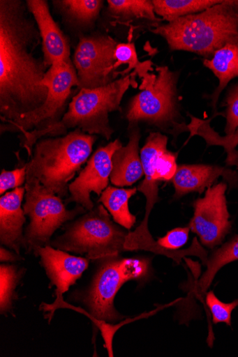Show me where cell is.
<instances>
[{"label": "cell", "mask_w": 238, "mask_h": 357, "mask_svg": "<svg viewBox=\"0 0 238 357\" xmlns=\"http://www.w3.org/2000/svg\"><path fill=\"white\" fill-rule=\"evenodd\" d=\"M27 180L26 166L13 171L3 169L0 174V195L3 196L8 190L22 187Z\"/></svg>", "instance_id": "31"}, {"label": "cell", "mask_w": 238, "mask_h": 357, "mask_svg": "<svg viewBox=\"0 0 238 357\" xmlns=\"http://www.w3.org/2000/svg\"><path fill=\"white\" fill-rule=\"evenodd\" d=\"M228 184L221 182L209 188L205 197L193 203L190 230L201 243L213 249L221 245L231 229L225 192Z\"/></svg>", "instance_id": "12"}, {"label": "cell", "mask_w": 238, "mask_h": 357, "mask_svg": "<svg viewBox=\"0 0 238 357\" xmlns=\"http://www.w3.org/2000/svg\"><path fill=\"white\" fill-rule=\"evenodd\" d=\"M172 51H186L211 59L228 44L238 43V0H225L206 11L158 24L151 29Z\"/></svg>", "instance_id": "3"}, {"label": "cell", "mask_w": 238, "mask_h": 357, "mask_svg": "<svg viewBox=\"0 0 238 357\" xmlns=\"http://www.w3.org/2000/svg\"><path fill=\"white\" fill-rule=\"evenodd\" d=\"M235 166L237 167L238 169V150H237V152H236V157H235Z\"/></svg>", "instance_id": "33"}, {"label": "cell", "mask_w": 238, "mask_h": 357, "mask_svg": "<svg viewBox=\"0 0 238 357\" xmlns=\"http://www.w3.org/2000/svg\"><path fill=\"white\" fill-rule=\"evenodd\" d=\"M33 253L40 257L52 284L57 287L56 296L61 297L89 266L87 258L72 255L50 245L38 248Z\"/></svg>", "instance_id": "15"}, {"label": "cell", "mask_w": 238, "mask_h": 357, "mask_svg": "<svg viewBox=\"0 0 238 357\" xmlns=\"http://www.w3.org/2000/svg\"><path fill=\"white\" fill-rule=\"evenodd\" d=\"M122 146L121 142L118 139L96 149L88 160L86 167L70 184V198L68 199V203L75 202L88 211L94 208L91 193L94 192L100 197L108 187L112 172V157Z\"/></svg>", "instance_id": "13"}, {"label": "cell", "mask_w": 238, "mask_h": 357, "mask_svg": "<svg viewBox=\"0 0 238 357\" xmlns=\"http://www.w3.org/2000/svg\"><path fill=\"white\" fill-rule=\"evenodd\" d=\"M128 142L119 149L112 157L110 180L119 186H130L144 176L140 156V142L142 137L139 124L128 126Z\"/></svg>", "instance_id": "18"}, {"label": "cell", "mask_w": 238, "mask_h": 357, "mask_svg": "<svg viewBox=\"0 0 238 357\" xmlns=\"http://www.w3.org/2000/svg\"><path fill=\"white\" fill-rule=\"evenodd\" d=\"M49 93L45 103L35 112L21 116L15 121L1 123V135H20L40 131L59 122L64 116L66 102L74 86L79 87L77 70L73 60L52 65L42 82Z\"/></svg>", "instance_id": "10"}, {"label": "cell", "mask_w": 238, "mask_h": 357, "mask_svg": "<svg viewBox=\"0 0 238 357\" xmlns=\"http://www.w3.org/2000/svg\"><path fill=\"white\" fill-rule=\"evenodd\" d=\"M156 77L141 87L142 91L131 99L126 119L128 126L145 122L172 135L176 140L181 134L188 132V124L179 110V73L167 66H156Z\"/></svg>", "instance_id": "7"}, {"label": "cell", "mask_w": 238, "mask_h": 357, "mask_svg": "<svg viewBox=\"0 0 238 357\" xmlns=\"http://www.w3.org/2000/svg\"><path fill=\"white\" fill-rule=\"evenodd\" d=\"M53 3L66 20L83 26L93 25L104 6V1L101 0H59Z\"/></svg>", "instance_id": "24"}, {"label": "cell", "mask_w": 238, "mask_h": 357, "mask_svg": "<svg viewBox=\"0 0 238 357\" xmlns=\"http://www.w3.org/2000/svg\"><path fill=\"white\" fill-rule=\"evenodd\" d=\"M92 281L89 290L84 298V303L89 313L80 307L66 303L63 297H57L54 303L43 304L42 308L48 312L52 319L55 311L59 308L72 309L87 315L101 332L105 341L110 356H114L112 341L119 326H112L106 321H117L124 318L114 307V299L120 288L131 280H141L149 271L147 259L104 258Z\"/></svg>", "instance_id": "4"}, {"label": "cell", "mask_w": 238, "mask_h": 357, "mask_svg": "<svg viewBox=\"0 0 238 357\" xmlns=\"http://www.w3.org/2000/svg\"><path fill=\"white\" fill-rule=\"evenodd\" d=\"M191 121L188 124L189 139L194 136L202 137L208 146H221L227 153L226 163L228 166H235L236 147L238 146V128L230 136L221 137L211 126V119L202 120L191 116Z\"/></svg>", "instance_id": "22"}, {"label": "cell", "mask_w": 238, "mask_h": 357, "mask_svg": "<svg viewBox=\"0 0 238 357\" xmlns=\"http://www.w3.org/2000/svg\"><path fill=\"white\" fill-rule=\"evenodd\" d=\"M225 102L226 107L225 133L226 136H230L235 133L238 128V84L229 89Z\"/></svg>", "instance_id": "29"}, {"label": "cell", "mask_w": 238, "mask_h": 357, "mask_svg": "<svg viewBox=\"0 0 238 357\" xmlns=\"http://www.w3.org/2000/svg\"><path fill=\"white\" fill-rule=\"evenodd\" d=\"M21 0L0 1V115L2 123L35 112L49 89L42 84L50 69L34 51L42 43L35 20Z\"/></svg>", "instance_id": "1"}, {"label": "cell", "mask_w": 238, "mask_h": 357, "mask_svg": "<svg viewBox=\"0 0 238 357\" xmlns=\"http://www.w3.org/2000/svg\"><path fill=\"white\" fill-rule=\"evenodd\" d=\"M21 259H22V257L20 254L10 252L3 246L0 248V261L1 262H14L21 261Z\"/></svg>", "instance_id": "32"}, {"label": "cell", "mask_w": 238, "mask_h": 357, "mask_svg": "<svg viewBox=\"0 0 238 357\" xmlns=\"http://www.w3.org/2000/svg\"><path fill=\"white\" fill-rule=\"evenodd\" d=\"M24 187L23 209L30 219L24 234L27 252L50 245L51 238L63 224L87 211L80 206L68 211L61 198L36 178L27 177Z\"/></svg>", "instance_id": "9"}, {"label": "cell", "mask_w": 238, "mask_h": 357, "mask_svg": "<svg viewBox=\"0 0 238 357\" xmlns=\"http://www.w3.org/2000/svg\"><path fill=\"white\" fill-rule=\"evenodd\" d=\"M111 220L104 206H98L66 226L50 245L66 252L85 255L91 259L117 257L125 251L129 231Z\"/></svg>", "instance_id": "8"}, {"label": "cell", "mask_w": 238, "mask_h": 357, "mask_svg": "<svg viewBox=\"0 0 238 357\" xmlns=\"http://www.w3.org/2000/svg\"><path fill=\"white\" fill-rule=\"evenodd\" d=\"M221 0H153L154 12L162 20L172 22L221 3Z\"/></svg>", "instance_id": "23"}, {"label": "cell", "mask_w": 238, "mask_h": 357, "mask_svg": "<svg viewBox=\"0 0 238 357\" xmlns=\"http://www.w3.org/2000/svg\"><path fill=\"white\" fill-rule=\"evenodd\" d=\"M28 11L36 20L42 40L43 60L46 66L71 60L69 39L54 21L46 0H27Z\"/></svg>", "instance_id": "14"}, {"label": "cell", "mask_w": 238, "mask_h": 357, "mask_svg": "<svg viewBox=\"0 0 238 357\" xmlns=\"http://www.w3.org/2000/svg\"><path fill=\"white\" fill-rule=\"evenodd\" d=\"M238 261V236H236L220 248L216 250L209 257L207 269L197 281L195 291L198 297L207 295L218 271L225 266Z\"/></svg>", "instance_id": "21"}, {"label": "cell", "mask_w": 238, "mask_h": 357, "mask_svg": "<svg viewBox=\"0 0 238 357\" xmlns=\"http://www.w3.org/2000/svg\"><path fill=\"white\" fill-rule=\"evenodd\" d=\"M96 141L80 129L38 140L25 165L27 177L37 179L60 198L68 197L69 183L88 161Z\"/></svg>", "instance_id": "5"}, {"label": "cell", "mask_w": 238, "mask_h": 357, "mask_svg": "<svg viewBox=\"0 0 238 357\" xmlns=\"http://www.w3.org/2000/svg\"><path fill=\"white\" fill-rule=\"evenodd\" d=\"M118 43L107 35L81 36L73 58L79 87L96 89L108 85L119 73L114 69Z\"/></svg>", "instance_id": "11"}, {"label": "cell", "mask_w": 238, "mask_h": 357, "mask_svg": "<svg viewBox=\"0 0 238 357\" xmlns=\"http://www.w3.org/2000/svg\"><path fill=\"white\" fill-rule=\"evenodd\" d=\"M135 77L132 73L105 86L80 89L59 122L40 131L18 135L20 146L30 157L38 140L64 136L70 129H80L86 134L99 135L110 140L114 129L110 125V114L121 111V102L126 91L130 87L137 86Z\"/></svg>", "instance_id": "2"}, {"label": "cell", "mask_w": 238, "mask_h": 357, "mask_svg": "<svg viewBox=\"0 0 238 357\" xmlns=\"http://www.w3.org/2000/svg\"><path fill=\"white\" fill-rule=\"evenodd\" d=\"M206 303L212 314L214 324L225 323L231 326V314L238 306V300L231 303H224L216 296L213 291H210L207 294Z\"/></svg>", "instance_id": "28"}, {"label": "cell", "mask_w": 238, "mask_h": 357, "mask_svg": "<svg viewBox=\"0 0 238 357\" xmlns=\"http://www.w3.org/2000/svg\"><path fill=\"white\" fill-rule=\"evenodd\" d=\"M223 177L230 185L238 183L237 172L217 165H191L178 166L172 179L175 188V199H180L191 192L202 193Z\"/></svg>", "instance_id": "16"}, {"label": "cell", "mask_w": 238, "mask_h": 357, "mask_svg": "<svg viewBox=\"0 0 238 357\" xmlns=\"http://www.w3.org/2000/svg\"><path fill=\"white\" fill-rule=\"evenodd\" d=\"M203 64L219 81L218 87L210 96L211 106L215 110L221 92L231 80L238 78V43L225 45L218 50L212 59H204Z\"/></svg>", "instance_id": "19"}, {"label": "cell", "mask_w": 238, "mask_h": 357, "mask_svg": "<svg viewBox=\"0 0 238 357\" xmlns=\"http://www.w3.org/2000/svg\"><path fill=\"white\" fill-rule=\"evenodd\" d=\"M190 231L189 227L173 229L164 237L159 238L157 243L165 250L177 251L188 242Z\"/></svg>", "instance_id": "30"}, {"label": "cell", "mask_w": 238, "mask_h": 357, "mask_svg": "<svg viewBox=\"0 0 238 357\" xmlns=\"http://www.w3.org/2000/svg\"><path fill=\"white\" fill-rule=\"evenodd\" d=\"M168 137L160 132L150 133L140 151L144 179L137 189L147 199L143 221L133 232L129 231L124 244L125 251L145 250L173 259L179 257L177 251H167L155 241L149 229V219L155 205L159 202L158 183L172 181L177 172V153L170 151Z\"/></svg>", "instance_id": "6"}, {"label": "cell", "mask_w": 238, "mask_h": 357, "mask_svg": "<svg viewBox=\"0 0 238 357\" xmlns=\"http://www.w3.org/2000/svg\"><path fill=\"white\" fill-rule=\"evenodd\" d=\"M25 187L8 192L0 198V243L16 253L24 248L23 226L26 218L22 204Z\"/></svg>", "instance_id": "17"}, {"label": "cell", "mask_w": 238, "mask_h": 357, "mask_svg": "<svg viewBox=\"0 0 238 357\" xmlns=\"http://www.w3.org/2000/svg\"><path fill=\"white\" fill-rule=\"evenodd\" d=\"M115 56L117 59L114 65L115 70L117 71L121 65L127 64L128 68L120 73L119 75L124 77L128 75L132 70H134L133 74L143 79V84L141 87L144 86L156 77V75L149 74V71L153 70V63L151 61L141 62L134 44L119 43L115 51Z\"/></svg>", "instance_id": "26"}, {"label": "cell", "mask_w": 238, "mask_h": 357, "mask_svg": "<svg viewBox=\"0 0 238 357\" xmlns=\"http://www.w3.org/2000/svg\"><path fill=\"white\" fill-rule=\"evenodd\" d=\"M20 275L16 267L2 264L0 266V312L5 314L12 308L13 297Z\"/></svg>", "instance_id": "27"}, {"label": "cell", "mask_w": 238, "mask_h": 357, "mask_svg": "<svg viewBox=\"0 0 238 357\" xmlns=\"http://www.w3.org/2000/svg\"><path fill=\"white\" fill-rule=\"evenodd\" d=\"M109 14L121 21L145 19L158 23L162 20L156 17L151 0H108Z\"/></svg>", "instance_id": "25"}, {"label": "cell", "mask_w": 238, "mask_h": 357, "mask_svg": "<svg viewBox=\"0 0 238 357\" xmlns=\"http://www.w3.org/2000/svg\"><path fill=\"white\" fill-rule=\"evenodd\" d=\"M137 190V188L126 189L108 186L101 193L99 199L114 222L130 231L137 222V217L130 212L128 201Z\"/></svg>", "instance_id": "20"}]
</instances>
